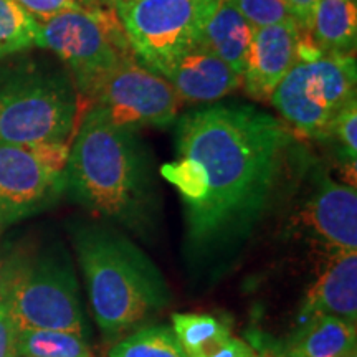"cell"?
I'll return each instance as SVG.
<instances>
[{
  "label": "cell",
  "mask_w": 357,
  "mask_h": 357,
  "mask_svg": "<svg viewBox=\"0 0 357 357\" xmlns=\"http://www.w3.org/2000/svg\"><path fill=\"white\" fill-rule=\"evenodd\" d=\"M126 2H131V0H102V6L114 8L116 6H121V3H126Z\"/></svg>",
  "instance_id": "cell-27"
},
{
  "label": "cell",
  "mask_w": 357,
  "mask_h": 357,
  "mask_svg": "<svg viewBox=\"0 0 357 357\" xmlns=\"http://www.w3.org/2000/svg\"><path fill=\"white\" fill-rule=\"evenodd\" d=\"M324 141H333L346 166L356 169L357 153V105L352 101L334 119Z\"/></svg>",
  "instance_id": "cell-22"
},
{
  "label": "cell",
  "mask_w": 357,
  "mask_h": 357,
  "mask_svg": "<svg viewBox=\"0 0 357 357\" xmlns=\"http://www.w3.org/2000/svg\"><path fill=\"white\" fill-rule=\"evenodd\" d=\"M303 35L293 19L281 24L255 29L242 75L247 96L266 102L298 61V45Z\"/></svg>",
  "instance_id": "cell-12"
},
{
  "label": "cell",
  "mask_w": 357,
  "mask_h": 357,
  "mask_svg": "<svg viewBox=\"0 0 357 357\" xmlns=\"http://www.w3.org/2000/svg\"><path fill=\"white\" fill-rule=\"evenodd\" d=\"M0 298L17 331L50 329L86 337L78 281L63 253L40 252L6 263Z\"/></svg>",
  "instance_id": "cell-4"
},
{
  "label": "cell",
  "mask_w": 357,
  "mask_h": 357,
  "mask_svg": "<svg viewBox=\"0 0 357 357\" xmlns=\"http://www.w3.org/2000/svg\"><path fill=\"white\" fill-rule=\"evenodd\" d=\"M0 357H19L17 354V328L2 298H0Z\"/></svg>",
  "instance_id": "cell-25"
},
{
  "label": "cell",
  "mask_w": 357,
  "mask_h": 357,
  "mask_svg": "<svg viewBox=\"0 0 357 357\" xmlns=\"http://www.w3.org/2000/svg\"><path fill=\"white\" fill-rule=\"evenodd\" d=\"M294 223L328 255L357 252V190L326 171H314Z\"/></svg>",
  "instance_id": "cell-11"
},
{
  "label": "cell",
  "mask_w": 357,
  "mask_h": 357,
  "mask_svg": "<svg viewBox=\"0 0 357 357\" xmlns=\"http://www.w3.org/2000/svg\"><path fill=\"white\" fill-rule=\"evenodd\" d=\"M318 2L319 0H287L293 20L300 25L303 33L307 35L312 13H314V8L318 6Z\"/></svg>",
  "instance_id": "cell-26"
},
{
  "label": "cell",
  "mask_w": 357,
  "mask_h": 357,
  "mask_svg": "<svg viewBox=\"0 0 357 357\" xmlns=\"http://www.w3.org/2000/svg\"><path fill=\"white\" fill-rule=\"evenodd\" d=\"M89 306L101 331L118 336L158 314L169 303L166 280L136 243L106 225L75 231Z\"/></svg>",
  "instance_id": "cell-3"
},
{
  "label": "cell",
  "mask_w": 357,
  "mask_h": 357,
  "mask_svg": "<svg viewBox=\"0 0 357 357\" xmlns=\"http://www.w3.org/2000/svg\"><path fill=\"white\" fill-rule=\"evenodd\" d=\"M65 189L96 218L136 234L153 230L158 187L149 151L134 129L83 111L70 144Z\"/></svg>",
  "instance_id": "cell-2"
},
{
  "label": "cell",
  "mask_w": 357,
  "mask_h": 357,
  "mask_svg": "<svg viewBox=\"0 0 357 357\" xmlns=\"http://www.w3.org/2000/svg\"><path fill=\"white\" fill-rule=\"evenodd\" d=\"M331 316L357 324V252L328 255V261L303 303V321Z\"/></svg>",
  "instance_id": "cell-14"
},
{
  "label": "cell",
  "mask_w": 357,
  "mask_h": 357,
  "mask_svg": "<svg viewBox=\"0 0 357 357\" xmlns=\"http://www.w3.org/2000/svg\"><path fill=\"white\" fill-rule=\"evenodd\" d=\"M357 351V328L331 316L306 319L305 328L283 344L278 357H351Z\"/></svg>",
  "instance_id": "cell-16"
},
{
  "label": "cell",
  "mask_w": 357,
  "mask_h": 357,
  "mask_svg": "<svg viewBox=\"0 0 357 357\" xmlns=\"http://www.w3.org/2000/svg\"><path fill=\"white\" fill-rule=\"evenodd\" d=\"M83 98L88 101L86 109L114 126L134 131L169 126L176 121L181 102L172 84L136 58L98 79Z\"/></svg>",
  "instance_id": "cell-9"
},
{
  "label": "cell",
  "mask_w": 357,
  "mask_h": 357,
  "mask_svg": "<svg viewBox=\"0 0 357 357\" xmlns=\"http://www.w3.org/2000/svg\"><path fill=\"white\" fill-rule=\"evenodd\" d=\"M19 6L35 17L37 22L50 19L61 12L82 10V8H91L102 6L100 0H13Z\"/></svg>",
  "instance_id": "cell-24"
},
{
  "label": "cell",
  "mask_w": 357,
  "mask_h": 357,
  "mask_svg": "<svg viewBox=\"0 0 357 357\" xmlns=\"http://www.w3.org/2000/svg\"><path fill=\"white\" fill-rule=\"evenodd\" d=\"M70 144H0V225L33 215L65 190Z\"/></svg>",
  "instance_id": "cell-10"
},
{
  "label": "cell",
  "mask_w": 357,
  "mask_h": 357,
  "mask_svg": "<svg viewBox=\"0 0 357 357\" xmlns=\"http://www.w3.org/2000/svg\"><path fill=\"white\" fill-rule=\"evenodd\" d=\"M82 114L78 89L65 75L24 70L0 78V144L71 142Z\"/></svg>",
  "instance_id": "cell-5"
},
{
  "label": "cell",
  "mask_w": 357,
  "mask_h": 357,
  "mask_svg": "<svg viewBox=\"0 0 357 357\" xmlns=\"http://www.w3.org/2000/svg\"><path fill=\"white\" fill-rule=\"evenodd\" d=\"M255 29L271 26L293 19L287 0H227Z\"/></svg>",
  "instance_id": "cell-23"
},
{
  "label": "cell",
  "mask_w": 357,
  "mask_h": 357,
  "mask_svg": "<svg viewBox=\"0 0 357 357\" xmlns=\"http://www.w3.org/2000/svg\"><path fill=\"white\" fill-rule=\"evenodd\" d=\"M351 357H357V354H354V356H351Z\"/></svg>",
  "instance_id": "cell-28"
},
{
  "label": "cell",
  "mask_w": 357,
  "mask_h": 357,
  "mask_svg": "<svg viewBox=\"0 0 357 357\" xmlns=\"http://www.w3.org/2000/svg\"><path fill=\"white\" fill-rule=\"evenodd\" d=\"M354 55H326L293 65L270 98L281 121L310 139L324 141L337 114L356 101Z\"/></svg>",
  "instance_id": "cell-7"
},
{
  "label": "cell",
  "mask_w": 357,
  "mask_h": 357,
  "mask_svg": "<svg viewBox=\"0 0 357 357\" xmlns=\"http://www.w3.org/2000/svg\"><path fill=\"white\" fill-rule=\"evenodd\" d=\"M223 0H131L113 10L136 60L162 73L200 42Z\"/></svg>",
  "instance_id": "cell-8"
},
{
  "label": "cell",
  "mask_w": 357,
  "mask_h": 357,
  "mask_svg": "<svg viewBox=\"0 0 357 357\" xmlns=\"http://www.w3.org/2000/svg\"><path fill=\"white\" fill-rule=\"evenodd\" d=\"M100 2H101V3H102V0H100Z\"/></svg>",
  "instance_id": "cell-29"
},
{
  "label": "cell",
  "mask_w": 357,
  "mask_h": 357,
  "mask_svg": "<svg viewBox=\"0 0 357 357\" xmlns=\"http://www.w3.org/2000/svg\"><path fill=\"white\" fill-rule=\"evenodd\" d=\"M162 77L178 100L192 105H213L242 84V77L200 42L178 56Z\"/></svg>",
  "instance_id": "cell-13"
},
{
  "label": "cell",
  "mask_w": 357,
  "mask_h": 357,
  "mask_svg": "<svg viewBox=\"0 0 357 357\" xmlns=\"http://www.w3.org/2000/svg\"><path fill=\"white\" fill-rule=\"evenodd\" d=\"M19 357H95L83 337L66 331H17Z\"/></svg>",
  "instance_id": "cell-19"
},
{
  "label": "cell",
  "mask_w": 357,
  "mask_h": 357,
  "mask_svg": "<svg viewBox=\"0 0 357 357\" xmlns=\"http://www.w3.org/2000/svg\"><path fill=\"white\" fill-rule=\"evenodd\" d=\"M171 328L187 357H260L252 346L235 337L229 326L211 314L176 312Z\"/></svg>",
  "instance_id": "cell-15"
},
{
  "label": "cell",
  "mask_w": 357,
  "mask_h": 357,
  "mask_svg": "<svg viewBox=\"0 0 357 357\" xmlns=\"http://www.w3.org/2000/svg\"><path fill=\"white\" fill-rule=\"evenodd\" d=\"M307 37L324 55H354L357 42L354 0H319Z\"/></svg>",
  "instance_id": "cell-18"
},
{
  "label": "cell",
  "mask_w": 357,
  "mask_h": 357,
  "mask_svg": "<svg viewBox=\"0 0 357 357\" xmlns=\"http://www.w3.org/2000/svg\"><path fill=\"white\" fill-rule=\"evenodd\" d=\"M108 357H187L171 326L137 329L109 349Z\"/></svg>",
  "instance_id": "cell-20"
},
{
  "label": "cell",
  "mask_w": 357,
  "mask_h": 357,
  "mask_svg": "<svg viewBox=\"0 0 357 357\" xmlns=\"http://www.w3.org/2000/svg\"><path fill=\"white\" fill-rule=\"evenodd\" d=\"M38 47L52 50L68 66L79 98L98 79L136 58L114 10L106 6L40 20Z\"/></svg>",
  "instance_id": "cell-6"
},
{
  "label": "cell",
  "mask_w": 357,
  "mask_h": 357,
  "mask_svg": "<svg viewBox=\"0 0 357 357\" xmlns=\"http://www.w3.org/2000/svg\"><path fill=\"white\" fill-rule=\"evenodd\" d=\"M253 33L255 26L234 6L223 0L205 25L200 43L242 77Z\"/></svg>",
  "instance_id": "cell-17"
},
{
  "label": "cell",
  "mask_w": 357,
  "mask_h": 357,
  "mask_svg": "<svg viewBox=\"0 0 357 357\" xmlns=\"http://www.w3.org/2000/svg\"><path fill=\"white\" fill-rule=\"evenodd\" d=\"M38 47V22L13 0H0V58Z\"/></svg>",
  "instance_id": "cell-21"
},
{
  "label": "cell",
  "mask_w": 357,
  "mask_h": 357,
  "mask_svg": "<svg viewBox=\"0 0 357 357\" xmlns=\"http://www.w3.org/2000/svg\"><path fill=\"white\" fill-rule=\"evenodd\" d=\"M291 131L255 106L217 102L176 126V159L160 176L181 195L187 238L218 248L247 236L261 220L281 174Z\"/></svg>",
  "instance_id": "cell-1"
}]
</instances>
